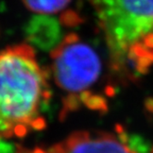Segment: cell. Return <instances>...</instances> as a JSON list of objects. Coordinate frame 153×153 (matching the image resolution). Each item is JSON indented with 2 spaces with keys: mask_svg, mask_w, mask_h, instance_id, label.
<instances>
[{
  "mask_svg": "<svg viewBox=\"0 0 153 153\" xmlns=\"http://www.w3.org/2000/svg\"><path fill=\"white\" fill-rule=\"evenodd\" d=\"M46 153H136L119 135L79 131L46 150Z\"/></svg>",
  "mask_w": 153,
  "mask_h": 153,
  "instance_id": "obj_4",
  "label": "cell"
},
{
  "mask_svg": "<svg viewBox=\"0 0 153 153\" xmlns=\"http://www.w3.org/2000/svg\"><path fill=\"white\" fill-rule=\"evenodd\" d=\"M16 153H33V150H29V149H26L25 147L18 145V148H17Z\"/></svg>",
  "mask_w": 153,
  "mask_h": 153,
  "instance_id": "obj_10",
  "label": "cell"
},
{
  "mask_svg": "<svg viewBox=\"0 0 153 153\" xmlns=\"http://www.w3.org/2000/svg\"><path fill=\"white\" fill-rule=\"evenodd\" d=\"M113 68L139 76L153 66V0H91Z\"/></svg>",
  "mask_w": 153,
  "mask_h": 153,
  "instance_id": "obj_2",
  "label": "cell"
},
{
  "mask_svg": "<svg viewBox=\"0 0 153 153\" xmlns=\"http://www.w3.org/2000/svg\"><path fill=\"white\" fill-rule=\"evenodd\" d=\"M50 98L48 72L38 64L31 46L18 44L0 52V122L13 136L45 129L39 112Z\"/></svg>",
  "mask_w": 153,
  "mask_h": 153,
  "instance_id": "obj_1",
  "label": "cell"
},
{
  "mask_svg": "<svg viewBox=\"0 0 153 153\" xmlns=\"http://www.w3.org/2000/svg\"><path fill=\"white\" fill-rule=\"evenodd\" d=\"M28 43L43 51H52L63 41L62 24L49 15H34L24 27Z\"/></svg>",
  "mask_w": 153,
  "mask_h": 153,
  "instance_id": "obj_5",
  "label": "cell"
},
{
  "mask_svg": "<svg viewBox=\"0 0 153 153\" xmlns=\"http://www.w3.org/2000/svg\"><path fill=\"white\" fill-rule=\"evenodd\" d=\"M22 2L30 11L41 14H51L65 9L70 0H22Z\"/></svg>",
  "mask_w": 153,
  "mask_h": 153,
  "instance_id": "obj_6",
  "label": "cell"
},
{
  "mask_svg": "<svg viewBox=\"0 0 153 153\" xmlns=\"http://www.w3.org/2000/svg\"><path fill=\"white\" fill-rule=\"evenodd\" d=\"M50 56L54 82L67 93H84L100 76L101 61L98 53L74 33L65 36Z\"/></svg>",
  "mask_w": 153,
  "mask_h": 153,
  "instance_id": "obj_3",
  "label": "cell"
},
{
  "mask_svg": "<svg viewBox=\"0 0 153 153\" xmlns=\"http://www.w3.org/2000/svg\"><path fill=\"white\" fill-rule=\"evenodd\" d=\"M60 22H61V24L64 25V26L74 27L79 24L80 17L78 16V14H76V12H74V11H67V12L62 14Z\"/></svg>",
  "mask_w": 153,
  "mask_h": 153,
  "instance_id": "obj_8",
  "label": "cell"
},
{
  "mask_svg": "<svg viewBox=\"0 0 153 153\" xmlns=\"http://www.w3.org/2000/svg\"><path fill=\"white\" fill-rule=\"evenodd\" d=\"M18 145L10 143L4 137H0V153H16Z\"/></svg>",
  "mask_w": 153,
  "mask_h": 153,
  "instance_id": "obj_9",
  "label": "cell"
},
{
  "mask_svg": "<svg viewBox=\"0 0 153 153\" xmlns=\"http://www.w3.org/2000/svg\"><path fill=\"white\" fill-rule=\"evenodd\" d=\"M81 103L94 111H105L106 110V102L104 99L99 95H95L89 91H84L79 95Z\"/></svg>",
  "mask_w": 153,
  "mask_h": 153,
  "instance_id": "obj_7",
  "label": "cell"
}]
</instances>
